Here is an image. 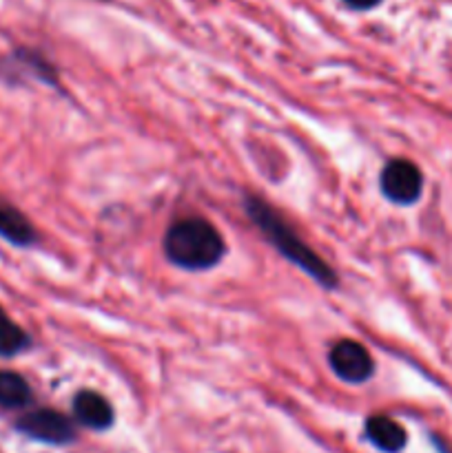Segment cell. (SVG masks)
Here are the masks:
<instances>
[{"label":"cell","instance_id":"6da1fadb","mask_svg":"<svg viewBox=\"0 0 452 453\" xmlns=\"http://www.w3.org/2000/svg\"><path fill=\"white\" fill-rule=\"evenodd\" d=\"M244 211H246L248 219L255 224V228L264 234L266 242L279 252L286 261L308 274L317 286L326 288V290H335L339 286L337 273L295 233L291 224L270 206L261 197L255 195H246L244 197Z\"/></svg>","mask_w":452,"mask_h":453},{"label":"cell","instance_id":"7a4b0ae2","mask_svg":"<svg viewBox=\"0 0 452 453\" xmlns=\"http://www.w3.org/2000/svg\"><path fill=\"white\" fill-rule=\"evenodd\" d=\"M168 264L189 273L211 270L224 259L226 242L220 230L202 217H184L173 221L162 239Z\"/></svg>","mask_w":452,"mask_h":453},{"label":"cell","instance_id":"3957f363","mask_svg":"<svg viewBox=\"0 0 452 453\" xmlns=\"http://www.w3.org/2000/svg\"><path fill=\"white\" fill-rule=\"evenodd\" d=\"M379 190L390 203L412 206L424 193V175L410 159H390L379 173Z\"/></svg>","mask_w":452,"mask_h":453},{"label":"cell","instance_id":"277c9868","mask_svg":"<svg viewBox=\"0 0 452 453\" xmlns=\"http://www.w3.org/2000/svg\"><path fill=\"white\" fill-rule=\"evenodd\" d=\"M328 367L339 380L350 385H362L375 374V361L366 345L359 341L344 339L337 341L328 352Z\"/></svg>","mask_w":452,"mask_h":453},{"label":"cell","instance_id":"5b68a950","mask_svg":"<svg viewBox=\"0 0 452 453\" xmlns=\"http://www.w3.org/2000/svg\"><path fill=\"white\" fill-rule=\"evenodd\" d=\"M16 427L29 438L51 442V445H65V442L74 441L75 436L71 420L66 416H62L60 411L53 410H38L31 411V414H25L18 420Z\"/></svg>","mask_w":452,"mask_h":453},{"label":"cell","instance_id":"8992f818","mask_svg":"<svg viewBox=\"0 0 452 453\" xmlns=\"http://www.w3.org/2000/svg\"><path fill=\"white\" fill-rule=\"evenodd\" d=\"M0 239L16 248H29L38 239L34 224L27 219L25 212L3 197H0Z\"/></svg>","mask_w":452,"mask_h":453},{"label":"cell","instance_id":"52a82bcc","mask_svg":"<svg viewBox=\"0 0 452 453\" xmlns=\"http://www.w3.org/2000/svg\"><path fill=\"white\" fill-rule=\"evenodd\" d=\"M74 414L89 429H109L115 418L109 401L97 392H91V389H82L74 398Z\"/></svg>","mask_w":452,"mask_h":453},{"label":"cell","instance_id":"ba28073f","mask_svg":"<svg viewBox=\"0 0 452 453\" xmlns=\"http://www.w3.org/2000/svg\"><path fill=\"white\" fill-rule=\"evenodd\" d=\"M366 436L377 449L386 453H399L408 442L406 429L397 420L388 418V416H372V418H368Z\"/></svg>","mask_w":452,"mask_h":453},{"label":"cell","instance_id":"9c48e42d","mask_svg":"<svg viewBox=\"0 0 452 453\" xmlns=\"http://www.w3.org/2000/svg\"><path fill=\"white\" fill-rule=\"evenodd\" d=\"M3 69L9 71V73H13V71H25L31 78L40 80V82L49 84V87H56L58 84L56 69H53L40 53L31 51V49H18L16 53H12V56L4 60Z\"/></svg>","mask_w":452,"mask_h":453},{"label":"cell","instance_id":"30bf717a","mask_svg":"<svg viewBox=\"0 0 452 453\" xmlns=\"http://www.w3.org/2000/svg\"><path fill=\"white\" fill-rule=\"evenodd\" d=\"M31 348V336L0 308V358L20 357Z\"/></svg>","mask_w":452,"mask_h":453},{"label":"cell","instance_id":"8fae6325","mask_svg":"<svg viewBox=\"0 0 452 453\" xmlns=\"http://www.w3.org/2000/svg\"><path fill=\"white\" fill-rule=\"evenodd\" d=\"M31 388L20 374L9 370H0V407L7 410H20L29 405Z\"/></svg>","mask_w":452,"mask_h":453},{"label":"cell","instance_id":"7c38bea8","mask_svg":"<svg viewBox=\"0 0 452 453\" xmlns=\"http://www.w3.org/2000/svg\"><path fill=\"white\" fill-rule=\"evenodd\" d=\"M341 3L353 9V12H368V9H375L381 0H341Z\"/></svg>","mask_w":452,"mask_h":453}]
</instances>
